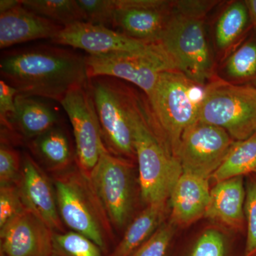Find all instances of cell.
<instances>
[{"mask_svg": "<svg viewBox=\"0 0 256 256\" xmlns=\"http://www.w3.org/2000/svg\"><path fill=\"white\" fill-rule=\"evenodd\" d=\"M0 74L18 94L58 102L70 89L88 82L86 56L50 45L4 52Z\"/></svg>", "mask_w": 256, "mask_h": 256, "instance_id": "1", "label": "cell"}, {"mask_svg": "<svg viewBox=\"0 0 256 256\" xmlns=\"http://www.w3.org/2000/svg\"><path fill=\"white\" fill-rule=\"evenodd\" d=\"M128 114L143 202L146 206L166 202L183 173L180 161L158 129L146 96L131 88Z\"/></svg>", "mask_w": 256, "mask_h": 256, "instance_id": "2", "label": "cell"}, {"mask_svg": "<svg viewBox=\"0 0 256 256\" xmlns=\"http://www.w3.org/2000/svg\"><path fill=\"white\" fill-rule=\"evenodd\" d=\"M196 86L180 72L164 70L146 96L158 129L176 158L183 133L198 120L202 99L195 100Z\"/></svg>", "mask_w": 256, "mask_h": 256, "instance_id": "3", "label": "cell"}, {"mask_svg": "<svg viewBox=\"0 0 256 256\" xmlns=\"http://www.w3.org/2000/svg\"><path fill=\"white\" fill-rule=\"evenodd\" d=\"M202 16L175 9L158 42L178 72L203 86L212 77L213 60Z\"/></svg>", "mask_w": 256, "mask_h": 256, "instance_id": "4", "label": "cell"}, {"mask_svg": "<svg viewBox=\"0 0 256 256\" xmlns=\"http://www.w3.org/2000/svg\"><path fill=\"white\" fill-rule=\"evenodd\" d=\"M62 174L54 180L60 220L70 230L88 237L104 252L111 224L90 182L78 169Z\"/></svg>", "mask_w": 256, "mask_h": 256, "instance_id": "5", "label": "cell"}, {"mask_svg": "<svg viewBox=\"0 0 256 256\" xmlns=\"http://www.w3.org/2000/svg\"><path fill=\"white\" fill-rule=\"evenodd\" d=\"M198 120L222 128L234 141L250 138L256 132V87L210 82L203 92Z\"/></svg>", "mask_w": 256, "mask_h": 256, "instance_id": "6", "label": "cell"}, {"mask_svg": "<svg viewBox=\"0 0 256 256\" xmlns=\"http://www.w3.org/2000/svg\"><path fill=\"white\" fill-rule=\"evenodd\" d=\"M100 122L102 140L114 156L136 158L128 114L130 88L118 79L107 76L88 82Z\"/></svg>", "mask_w": 256, "mask_h": 256, "instance_id": "7", "label": "cell"}, {"mask_svg": "<svg viewBox=\"0 0 256 256\" xmlns=\"http://www.w3.org/2000/svg\"><path fill=\"white\" fill-rule=\"evenodd\" d=\"M89 78L107 76L131 82L146 96L152 92L160 74L175 70L174 65L160 46L148 52H114L108 54L86 56Z\"/></svg>", "mask_w": 256, "mask_h": 256, "instance_id": "8", "label": "cell"}, {"mask_svg": "<svg viewBox=\"0 0 256 256\" xmlns=\"http://www.w3.org/2000/svg\"><path fill=\"white\" fill-rule=\"evenodd\" d=\"M72 124L77 166L89 180L101 154L107 150L92 92L87 84L74 87L60 102Z\"/></svg>", "mask_w": 256, "mask_h": 256, "instance_id": "9", "label": "cell"}, {"mask_svg": "<svg viewBox=\"0 0 256 256\" xmlns=\"http://www.w3.org/2000/svg\"><path fill=\"white\" fill-rule=\"evenodd\" d=\"M132 160L106 150L88 181L105 210L111 225L122 228L132 207Z\"/></svg>", "mask_w": 256, "mask_h": 256, "instance_id": "10", "label": "cell"}, {"mask_svg": "<svg viewBox=\"0 0 256 256\" xmlns=\"http://www.w3.org/2000/svg\"><path fill=\"white\" fill-rule=\"evenodd\" d=\"M234 140L226 131L197 120L182 136L178 156L184 173L210 180Z\"/></svg>", "mask_w": 256, "mask_h": 256, "instance_id": "11", "label": "cell"}, {"mask_svg": "<svg viewBox=\"0 0 256 256\" xmlns=\"http://www.w3.org/2000/svg\"><path fill=\"white\" fill-rule=\"evenodd\" d=\"M173 6L174 2L166 0H116L110 28L134 40L158 43Z\"/></svg>", "mask_w": 256, "mask_h": 256, "instance_id": "12", "label": "cell"}, {"mask_svg": "<svg viewBox=\"0 0 256 256\" xmlns=\"http://www.w3.org/2000/svg\"><path fill=\"white\" fill-rule=\"evenodd\" d=\"M50 42L62 46L85 50L89 56L114 52H148L156 50L158 43L140 41L102 25L79 22L64 26Z\"/></svg>", "mask_w": 256, "mask_h": 256, "instance_id": "13", "label": "cell"}, {"mask_svg": "<svg viewBox=\"0 0 256 256\" xmlns=\"http://www.w3.org/2000/svg\"><path fill=\"white\" fill-rule=\"evenodd\" d=\"M54 232L25 208L0 229L1 256H50Z\"/></svg>", "mask_w": 256, "mask_h": 256, "instance_id": "14", "label": "cell"}, {"mask_svg": "<svg viewBox=\"0 0 256 256\" xmlns=\"http://www.w3.org/2000/svg\"><path fill=\"white\" fill-rule=\"evenodd\" d=\"M24 205L54 232H64L54 186L34 158L22 156V174L18 184Z\"/></svg>", "mask_w": 256, "mask_h": 256, "instance_id": "15", "label": "cell"}, {"mask_svg": "<svg viewBox=\"0 0 256 256\" xmlns=\"http://www.w3.org/2000/svg\"><path fill=\"white\" fill-rule=\"evenodd\" d=\"M62 25L35 14L22 4L0 14V48L48 38L52 40Z\"/></svg>", "mask_w": 256, "mask_h": 256, "instance_id": "16", "label": "cell"}, {"mask_svg": "<svg viewBox=\"0 0 256 256\" xmlns=\"http://www.w3.org/2000/svg\"><path fill=\"white\" fill-rule=\"evenodd\" d=\"M210 193L208 178L183 172L170 194V220L175 226H188L204 216Z\"/></svg>", "mask_w": 256, "mask_h": 256, "instance_id": "17", "label": "cell"}, {"mask_svg": "<svg viewBox=\"0 0 256 256\" xmlns=\"http://www.w3.org/2000/svg\"><path fill=\"white\" fill-rule=\"evenodd\" d=\"M246 195L242 176L216 184L210 190L204 217L234 230H240L246 220Z\"/></svg>", "mask_w": 256, "mask_h": 256, "instance_id": "18", "label": "cell"}, {"mask_svg": "<svg viewBox=\"0 0 256 256\" xmlns=\"http://www.w3.org/2000/svg\"><path fill=\"white\" fill-rule=\"evenodd\" d=\"M38 98L18 94L16 110L10 119L9 129L3 131L28 142L60 124L55 108Z\"/></svg>", "mask_w": 256, "mask_h": 256, "instance_id": "19", "label": "cell"}, {"mask_svg": "<svg viewBox=\"0 0 256 256\" xmlns=\"http://www.w3.org/2000/svg\"><path fill=\"white\" fill-rule=\"evenodd\" d=\"M166 203L146 205L128 226L118 245L108 256H131L162 224Z\"/></svg>", "mask_w": 256, "mask_h": 256, "instance_id": "20", "label": "cell"}, {"mask_svg": "<svg viewBox=\"0 0 256 256\" xmlns=\"http://www.w3.org/2000/svg\"><path fill=\"white\" fill-rule=\"evenodd\" d=\"M28 144L34 156L53 170H66L74 159L68 136L58 124Z\"/></svg>", "mask_w": 256, "mask_h": 256, "instance_id": "21", "label": "cell"}, {"mask_svg": "<svg viewBox=\"0 0 256 256\" xmlns=\"http://www.w3.org/2000/svg\"><path fill=\"white\" fill-rule=\"evenodd\" d=\"M252 174H256V132L244 140L234 141L225 159L210 178L216 184Z\"/></svg>", "mask_w": 256, "mask_h": 256, "instance_id": "22", "label": "cell"}, {"mask_svg": "<svg viewBox=\"0 0 256 256\" xmlns=\"http://www.w3.org/2000/svg\"><path fill=\"white\" fill-rule=\"evenodd\" d=\"M250 16L246 2H234L224 10L215 28L216 44L220 50H229L248 26Z\"/></svg>", "mask_w": 256, "mask_h": 256, "instance_id": "23", "label": "cell"}, {"mask_svg": "<svg viewBox=\"0 0 256 256\" xmlns=\"http://www.w3.org/2000/svg\"><path fill=\"white\" fill-rule=\"evenodd\" d=\"M25 8L42 18L66 26L86 22V15L77 0H21Z\"/></svg>", "mask_w": 256, "mask_h": 256, "instance_id": "24", "label": "cell"}, {"mask_svg": "<svg viewBox=\"0 0 256 256\" xmlns=\"http://www.w3.org/2000/svg\"><path fill=\"white\" fill-rule=\"evenodd\" d=\"M224 72L235 82L256 80V37L248 40L229 56Z\"/></svg>", "mask_w": 256, "mask_h": 256, "instance_id": "25", "label": "cell"}, {"mask_svg": "<svg viewBox=\"0 0 256 256\" xmlns=\"http://www.w3.org/2000/svg\"><path fill=\"white\" fill-rule=\"evenodd\" d=\"M97 244L82 234L54 232L50 256H102Z\"/></svg>", "mask_w": 256, "mask_h": 256, "instance_id": "26", "label": "cell"}, {"mask_svg": "<svg viewBox=\"0 0 256 256\" xmlns=\"http://www.w3.org/2000/svg\"><path fill=\"white\" fill-rule=\"evenodd\" d=\"M175 226L171 220L162 224L131 256H165L174 236Z\"/></svg>", "mask_w": 256, "mask_h": 256, "instance_id": "27", "label": "cell"}, {"mask_svg": "<svg viewBox=\"0 0 256 256\" xmlns=\"http://www.w3.org/2000/svg\"><path fill=\"white\" fill-rule=\"evenodd\" d=\"M245 215L247 238L244 256H256V174H252L246 188Z\"/></svg>", "mask_w": 256, "mask_h": 256, "instance_id": "28", "label": "cell"}, {"mask_svg": "<svg viewBox=\"0 0 256 256\" xmlns=\"http://www.w3.org/2000/svg\"><path fill=\"white\" fill-rule=\"evenodd\" d=\"M22 156L9 144L0 148V185H18L22 174Z\"/></svg>", "mask_w": 256, "mask_h": 256, "instance_id": "29", "label": "cell"}, {"mask_svg": "<svg viewBox=\"0 0 256 256\" xmlns=\"http://www.w3.org/2000/svg\"><path fill=\"white\" fill-rule=\"evenodd\" d=\"M86 15V22L110 28L116 0H77Z\"/></svg>", "mask_w": 256, "mask_h": 256, "instance_id": "30", "label": "cell"}, {"mask_svg": "<svg viewBox=\"0 0 256 256\" xmlns=\"http://www.w3.org/2000/svg\"><path fill=\"white\" fill-rule=\"evenodd\" d=\"M25 208L18 185L0 186V229Z\"/></svg>", "mask_w": 256, "mask_h": 256, "instance_id": "31", "label": "cell"}, {"mask_svg": "<svg viewBox=\"0 0 256 256\" xmlns=\"http://www.w3.org/2000/svg\"><path fill=\"white\" fill-rule=\"evenodd\" d=\"M224 240L220 232L208 230L197 242L191 256H224Z\"/></svg>", "mask_w": 256, "mask_h": 256, "instance_id": "32", "label": "cell"}, {"mask_svg": "<svg viewBox=\"0 0 256 256\" xmlns=\"http://www.w3.org/2000/svg\"><path fill=\"white\" fill-rule=\"evenodd\" d=\"M18 92L4 80H0V121L4 130L9 129L10 119L16 110V97Z\"/></svg>", "mask_w": 256, "mask_h": 256, "instance_id": "33", "label": "cell"}, {"mask_svg": "<svg viewBox=\"0 0 256 256\" xmlns=\"http://www.w3.org/2000/svg\"><path fill=\"white\" fill-rule=\"evenodd\" d=\"M21 4V0H1L0 1V14Z\"/></svg>", "mask_w": 256, "mask_h": 256, "instance_id": "34", "label": "cell"}, {"mask_svg": "<svg viewBox=\"0 0 256 256\" xmlns=\"http://www.w3.org/2000/svg\"><path fill=\"white\" fill-rule=\"evenodd\" d=\"M245 2L250 13V18L256 25V0H247Z\"/></svg>", "mask_w": 256, "mask_h": 256, "instance_id": "35", "label": "cell"}]
</instances>
